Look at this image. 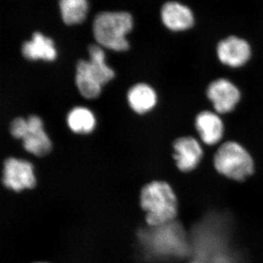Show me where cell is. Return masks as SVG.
Segmentation results:
<instances>
[{"mask_svg": "<svg viewBox=\"0 0 263 263\" xmlns=\"http://www.w3.org/2000/svg\"><path fill=\"white\" fill-rule=\"evenodd\" d=\"M140 206L145 213V221L150 228L169 224L179 213L177 197L166 181H153L142 187Z\"/></svg>", "mask_w": 263, "mask_h": 263, "instance_id": "obj_1", "label": "cell"}, {"mask_svg": "<svg viewBox=\"0 0 263 263\" xmlns=\"http://www.w3.org/2000/svg\"><path fill=\"white\" fill-rule=\"evenodd\" d=\"M134 27L133 15L125 11H103L95 15L91 32L101 47L122 52L129 48L127 36Z\"/></svg>", "mask_w": 263, "mask_h": 263, "instance_id": "obj_2", "label": "cell"}, {"mask_svg": "<svg viewBox=\"0 0 263 263\" xmlns=\"http://www.w3.org/2000/svg\"><path fill=\"white\" fill-rule=\"evenodd\" d=\"M214 165L219 174L236 181H243L255 171L252 156L245 147L235 141L221 144L214 157Z\"/></svg>", "mask_w": 263, "mask_h": 263, "instance_id": "obj_3", "label": "cell"}, {"mask_svg": "<svg viewBox=\"0 0 263 263\" xmlns=\"http://www.w3.org/2000/svg\"><path fill=\"white\" fill-rule=\"evenodd\" d=\"M2 182L5 188L15 193L32 190L37 183L32 164L27 160L8 157L3 163Z\"/></svg>", "mask_w": 263, "mask_h": 263, "instance_id": "obj_4", "label": "cell"}, {"mask_svg": "<svg viewBox=\"0 0 263 263\" xmlns=\"http://www.w3.org/2000/svg\"><path fill=\"white\" fill-rule=\"evenodd\" d=\"M206 95L215 112L219 114L233 111L240 100V90L226 79L212 81L208 86Z\"/></svg>", "mask_w": 263, "mask_h": 263, "instance_id": "obj_5", "label": "cell"}, {"mask_svg": "<svg viewBox=\"0 0 263 263\" xmlns=\"http://www.w3.org/2000/svg\"><path fill=\"white\" fill-rule=\"evenodd\" d=\"M216 53L223 65L238 68L246 65L250 60L252 49L246 40L230 36L218 43Z\"/></svg>", "mask_w": 263, "mask_h": 263, "instance_id": "obj_6", "label": "cell"}, {"mask_svg": "<svg viewBox=\"0 0 263 263\" xmlns=\"http://www.w3.org/2000/svg\"><path fill=\"white\" fill-rule=\"evenodd\" d=\"M174 159L181 172L194 171L203 157V151L197 139L192 136L181 137L174 141Z\"/></svg>", "mask_w": 263, "mask_h": 263, "instance_id": "obj_7", "label": "cell"}, {"mask_svg": "<svg viewBox=\"0 0 263 263\" xmlns=\"http://www.w3.org/2000/svg\"><path fill=\"white\" fill-rule=\"evenodd\" d=\"M27 131L22 138L24 149L37 157H43L51 152L52 143L43 129L41 118L36 115L27 119Z\"/></svg>", "mask_w": 263, "mask_h": 263, "instance_id": "obj_8", "label": "cell"}, {"mask_svg": "<svg viewBox=\"0 0 263 263\" xmlns=\"http://www.w3.org/2000/svg\"><path fill=\"white\" fill-rule=\"evenodd\" d=\"M160 18L166 28L173 32H181L191 28L194 15L186 5L178 2H166L160 8Z\"/></svg>", "mask_w": 263, "mask_h": 263, "instance_id": "obj_9", "label": "cell"}, {"mask_svg": "<svg viewBox=\"0 0 263 263\" xmlns=\"http://www.w3.org/2000/svg\"><path fill=\"white\" fill-rule=\"evenodd\" d=\"M21 49L24 58L29 60H42L52 62L57 57L54 41L40 31L33 32L31 39L24 41Z\"/></svg>", "mask_w": 263, "mask_h": 263, "instance_id": "obj_10", "label": "cell"}, {"mask_svg": "<svg viewBox=\"0 0 263 263\" xmlns=\"http://www.w3.org/2000/svg\"><path fill=\"white\" fill-rule=\"evenodd\" d=\"M195 128L204 143L213 146L222 139L224 123L219 114L211 110H202L195 118Z\"/></svg>", "mask_w": 263, "mask_h": 263, "instance_id": "obj_11", "label": "cell"}, {"mask_svg": "<svg viewBox=\"0 0 263 263\" xmlns=\"http://www.w3.org/2000/svg\"><path fill=\"white\" fill-rule=\"evenodd\" d=\"M88 51L90 60L87 61V67L90 75L98 84L103 86L114 79V71L105 64V52L101 46L91 43L88 46Z\"/></svg>", "mask_w": 263, "mask_h": 263, "instance_id": "obj_12", "label": "cell"}, {"mask_svg": "<svg viewBox=\"0 0 263 263\" xmlns=\"http://www.w3.org/2000/svg\"><path fill=\"white\" fill-rule=\"evenodd\" d=\"M58 6L62 22L67 27L84 23L89 15L88 0H58Z\"/></svg>", "mask_w": 263, "mask_h": 263, "instance_id": "obj_13", "label": "cell"}, {"mask_svg": "<svg viewBox=\"0 0 263 263\" xmlns=\"http://www.w3.org/2000/svg\"><path fill=\"white\" fill-rule=\"evenodd\" d=\"M128 103L137 114L150 111L157 104V97L153 88L146 84H138L128 91Z\"/></svg>", "mask_w": 263, "mask_h": 263, "instance_id": "obj_14", "label": "cell"}, {"mask_svg": "<svg viewBox=\"0 0 263 263\" xmlns=\"http://www.w3.org/2000/svg\"><path fill=\"white\" fill-rule=\"evenodd\" d=\"M76 84L79 92L84 98H98L101 92L102 86L90 75L87 68V61L79 60L76 67Z\"/></svg>", "mask_w": 263, "mask_h": 263, "instance_id": "obj_15", "label": "cell"}, {"mask_svg": "<svg viewBox=\"0 0 263 263\" xmlns=\"http://www.w3.org/2000/svg\"><path fill=\"white\" fill-rule=\"evenodd\" d=\"M67 122L72 132L79 134H88L94 129L95 118L89 109L76 107L69 112Z\"/></svg>", "mask_w": 263, "mask_h": 263, "instance_id": "obj_16", "label": "cell"}, {"mask_svg": "<svg viewBox=\"0 0 263 263\" xmlns=\"http://www.w3.org/2000/svg\"><path fill=\"white\" fill-rule=\"evenodd\" d=\"M27 119L22 117L15 118L10 123V134L13 138L22 140L27 131Z\"/></svg>", "mask_w": 263, "mask_h": 263, "instance_id": "obj_17", "label": "cell"}, {"mask_svg": "<svg viewBox=\"0 0 263 263\" xmlns=\"http://www.w3.org/2000/svg\"><path fill=\"white\" fill-rule=\"evenodd\" d=\"M31 263H51V262H46V261H36V262H33Z\"/></svg>", "mask_w": 263, "mask_h": 263, "instance_id": "obj_18", "label": "cell"}]
</instances>
